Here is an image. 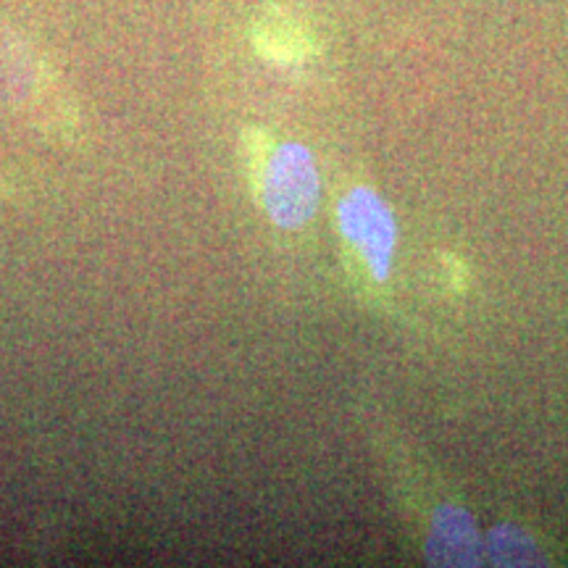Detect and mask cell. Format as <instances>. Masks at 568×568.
<instances>
[{
    "instance_id": "4",
    "label": "cell",
    "mask_w": 568,
    "mask_h": 568,
    "mask_svg": "<svg viewBox=\"0 0 568 568\" xmlns=\"http://www.w3.org/2000/svg\"><path fill=\"white\" fill-rule=\"evenodd\" d=\"M251 42L255 53L274 67H301L316 53L314 32L297 13L280 6L266 9L253 21Z\"/></svg>"
},
{
    "instance_id": "3",
    "label": "cell",
    "mask_w": 568,
    "mask_h": 568,
    "mask_svg": "<svg viewBox=\"0 0 568 568\" xmlns=\"http://www.w3.org/2000/svg\"><path fill=\"white\" fill-rule=\"evenodd\" d=\"M337 216L343 237L353 245L374 280L385 282L393 264L397 230L393 213L382 203V197L366 187H355L351 195L343 197Z\"/></svg>"
},
{
    "instance_id": "2",
    "label": "cell",
    "mask_w": 568,
    "mask_h": 568,
    "mask_svg": "<svg viewBox=\"0 0 568 568\" xmlns=\"http://www.w3.org/2000/svg\"><path fill=\"white\" fill-rule=\"evenodd\" d=\"M255 190L266 216L282 230H301L314 219L322 195L316 161L301 142L268 148L255 172Z\"/></svg>"
},
{
    "instance_id": "1",
    "label": "cell",
    "mask_w": 568,
    "mask_h": 568,
    "mask_svg": "<svg viewBox=\"0 0 568 568\" xmlns=\"http://www.w3.org/2000/svg\"><path fill=\"white\" fill-rule=\"evenodd\" d=\"M0 111L53 138L80 130L77 105L59 71L24 34L0 24Z\"/></svg>"
}]
</instances>
